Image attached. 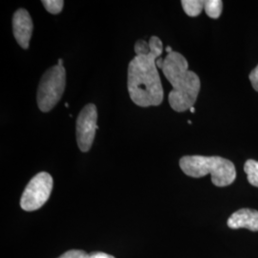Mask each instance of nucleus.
<instances>
[{"label":"nucleus","mask_w":258,"mask_h":258,"mask_svg":"<svg viewBox=\"0 0 258 258\" xmlns=\"http://www.w3.org/2000/svg\"><path fill=\"white\" fill-rule=\"evenodd\" d=\"M244 170L248 176V181L250 184L258 187V161L249 159L244 166Z\"/></svg>","instance_id":"obj_12"},{"label":"nucleus","mask_w":258,"mask_h":258,"mask_svg":"<svg viewBox=\"0 0 258 258\" xmlns=\"http://www.w3.org/2000/svg\"><path fill=\"white\" fill-rule=\"evenodd\" d=\"M134 50L136 55H147L150 53V46L149 43L145 40H138L134 46Z\"/></svg>","instance_id":"obj_14"},{"label":"nucleus","mask_w":258,"mask_h":258,"mask_svg":"<svg viewBox=\"0 0 258 258\" xmlns=\"http://www.w3.org/2000/svg\"><path fill=\"white\" fill-rule=\"evenodd\" d=\"M62 62H63V60H62L61 58H59V59H58V63H57V64L62 65Z\"/></svg>","instance_id":"obj_18"},{"label":"nucleus","mask_w":258,"mask_h":258,"mask_svg":"<svg viewBox=\"0 0 258 258\" xmlns=\"http://www.w3.org/2000/svg\"><path fill=\"white\" fill-rule=\"evenodd\" d=\"M65 106H66V107H67V108H68V107H69V104H68V103H67V102H66V103H65Z\"/></svg>","instance_id":"obj_20"},{"label":"nucleus","mask_w":258,"mask_h":258,"mask_svg":"<svg viewBox=\"0 0 258 258\" xmlns=\"http://www.w3.org/2000/svg\"><path fill=\"white\" fill-rule=\"evenodd\" d=\"M33 20L25 9H19L13 17V31L19 46L23 49L29 48V42L33 34Z\"/></svg>","instance_id":"obj_7"},{"label":"nucleus","mask_w":258,"mask_h":258,"mask_svg":"<svg viewBox=\"0 0 258 258\" xmlns=\"http://www.w3.org/2000/svg\"><path fill=\"white\" fill-rule=\"evenodd\" d=\"M189 110H190V112H191V113H194V112H195V109H194V107H191V108H190Z\"/></svg>","instance_id":"obj_19"},{"label":"nucleus","mask_w":258,"mask_h":258,"mask_svg":"<svg viewBox=\"0 0 258 258\" xmlns=\"http://www.w3.org/2000/svg\"><path fill=\"white\" fill-rule=\"evenodd\" d=\"M57 258H115L113 255L108 253L102 252V251H96L87 253L86 251L82 249H70L66 251L62 255Z\"/></svg>","instance_id":"obj_9"},{"label":"nucleus","mask_w":258,"mask_h":258,"mask_svg":"<svg viewBox=\"0 0 258 258\" xmlns=\"http://www.w3.org/2000/svg\"><path fill=\"white\" fill-rule=\"evenodd\" d=\"M42 4L47 12L53 15H57L62 11L64 2L62 0H43Z\"/></svg>","instance_id":"obj_13"},{"label":"nucleus","mask_w":258,"mask_h":258,"mask_svg":"<svg viewBox=\"0 0 258 258\" xmlns=\"http://www.w3.org/2000/svg\"><path fill=\"white\" fill-rule=\"evenodd\" d=\"M249 79L253 89L258 92V65L249 73Z\"/></svg>","instance_id":"obj_15"},{"label":"nucleus","mask_w":258,"mask_h":258,"mask_svg":"<svg viewBox=\"0 0 258 258\" xmlns=\"http://www.w3.org/2000/svg\"><path fill=\"white\" fill-rule=\"evenodd\" d=\"M66 86L63 65H55L42 76L37 89V105L42 112H49L60 101Z\"/></svg>","instance_id":"obj_4"},{"label":"nucleus","mask_w":258,"mask_h":258,"mask_svg":"<svg viewBox=\"0 0 258 258\" xmlns=\"http://www.w3.org/2000/svg\"><path fill=\"white\" fill-rule=\"evenodd\" d=\"M53 189V178L47 172H39L25 187L20 206L26 212H34L46 203Z\"/></svg>","instance_id":"obj_5"},{"label":"nucleus","mask_w":258,"mask_h":258,"mask_svg":"<svg viewBox=\"0 0 258 258\" xmlns=\"http://www.w3.org/2000/svg\"><path fill=\"white\" fill-rule=\"evenodd\" d=\"M150 53L135 55L129 62L127 88L131 101L141 107L158 106L164 100V89L157 70L156 60L163 53V42L150 37Z\"/></svg>","instance_id":"obj_1"},{"label":"nucleus","mask_w":258,"mask_h":258,"mask_svg":"<svg viewBox=\"0 0 258 258\" xmlns=\"http://www.w3.org/2000/svg\"><path fill=\"white\" fill-rule=\"evenodd\" d=\"M204 9L211 19H218L223 11V2L221 0H206Z\"/></svg>","instance_id":"obj_11"},{"label":"nucleus","mask_w":258,"mask_h":258,"mask_svg":"<svg viewBox=\"0 0 258 258\" xmlns=\"http://www.w3.org/2000/svg\"><path fill=\"white\" fill-rule=\"evenodd\" d=\"M180 167L184 174L200 178L211 174L216 186H227L236 178V169L230 160L219 156H184L180 160Z\"/></svg>","instance_id":"obj_3"},{"label":"nucleus","mask_w":258,"mask_h":258,"mask_svg":"<svg viewBox=\"0 0 258 258\" xmlns=\"http://www.w3.org/2000/svg\"><path fill=\"white\" fill-rule=\"evenodd\" d=\"M228 226L231 229H248L251 231H258V212L249 209H241L232 213L228 220Z\"/></svg>","instance_id":"obj_8"},{"label":"nucleus","mask_w":258,"mask_h":258,"mask_svg":"<svg viewBox=\"0 0 258 258\" xmlns=\"http://www.w3.org/2000/svg\"><path fill=\"white\" fill-rule=\"evenodd\" d=\"M98 111L95 104L88 103L80 112L77 119V143L83 152H87L92 147L96 135Z\"/></svg>","instance_id":"obj_6"},{"label":"nucleus","mask_w":258,"mask_h":258,"mask_svg":"<svg viewBox=\"0 0 258 258\" xmlns=\"http://www.w3.org/2000/svg\"><path fill=\"white\" fill-rule=\"evenodd\" d=\"M156 64L157 67H159V68H163V64H164V58H162V57H159L158 59L156 60Z\"/></svg>","instance_id":"obj_16"},{"label":"nucleus","mask_w":258,"mask_h":258,"mask_svg":"<svg viewBox=\"0 0 258 258\" xmlns=\"http://www.w3.org/2000/svg\"><path fill=\"white\" fill-rule=\"evenodd\" d=\"M166 51L167 52V54H170V53H172L173 51H172V49H171V47L167 46L166 48Z\"/></svg>","instance_id":"obj_17"},{"label":"nucleus","mask_w":258,"mask_h":258,"mask_svg":"<svg viewBox=\"0 0 258 258\" xmlns=\"http://www.w3.org/2000/svg\"><path fill=\"white\" fill-rule=\"evenodd\" d=\"M184 13L188 17H197L205 8V1L202 0H183L181 1Z\"/></svg>","instance_id":"obj_10"},{"label":"nucleus","mask_w":258,"mask_h":258,"mask_svg":"<svg viewBox=\"0 0 258 258\" xmlns=\"http://www.w3.org/2000/svg\"><path fill=\"white\" fill-rule=\"evenodd\" d=\"M162 70L172 85V90L168 95L170 107L176 112H184L194 107L201 83L196 73L188 70V62L184 55L174 51L167 54Z\"/></svg>","instance_id":"obj_2"}]
</instances>
